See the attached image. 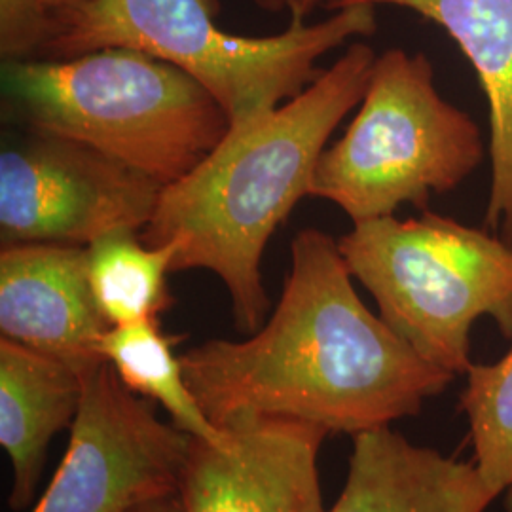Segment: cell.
<instances>
[{"instance_id": "9", "label": "cell", "mask_w": 512, "mask_h": 512, "mask_svg": "<svg viewBox=\"0 0 512 512\" xmlns=\"http://www.w3.org/2000/svg\"><path fill=\"white\" fill-rule=\"evenodd\" d=\"M228 442L192 439L179 480L184 512H327L319 452L329 433L304 421L236 416Z\"/></svg>"}, {"instance_id": "6", "label": "cell", "mask_w": 512, "mask_h": 512, "mask_svg": "<svg viewBox=\"0 0 512 512\" xmlns=\"http://www.w3.org/2000/svg\"><path fill=\"white\" fill-rule=\"evenodd\" d=\"M482 158L480 129L440 95L427 55L395 48L376 57L361 109L315 165L310 196L353 224L391 217L404 203L425 211L431 194L458 188Z\"/></svg>"}, {"instance_id": "3", "label": "cell", "mask_w": 512, "mask_h": 512, "mask_svg": "<svg viewBox=\"0 0 512 512\" xmlns=\"http://www.w3.org/2000/svg\"><path fill=\"white\" fill-rule=\"evenodd\" d=\"M2 90L33 131L88 145L164 186L202 164L232 128L190 74L129 48L6 61Z\"/></svg>"}, {"instance_id": "20", "label": "cell", "mask_w": 512, "mask_h": 512, "mask_svg": "<svg viewBox=\"0 0 512 512\" xmlns=\"http://www.w3.org/2000/svg\"><path fill=\"white\" fill-rule=\"evenodd\" d=\"M90 0H52L55 10H69V8H76V6H82Z\"/></svg>"}, {"instance_id": "18", "label": "cell", "mask_w": 512, "mask_h": 512, "mask_svg": "<svg viewBox=\"0 0 512 512\" xmlns=\"http://www.w3.org/2000/svg\"><path fill=\"white\" fill-rule=\"evenodd\" d=\"M323 0H255L262 10L289 12L296 21H304Z\"/></svg>"}, {"instance_id": "12", "label": "cell", "mask_w": 512, "mask_h": 512, "mask_svg": "<svg viewBox=\"0 0 512 512\" xmlns=\"http://www.w3.org/2000/svg\"><path fill=\"white\" fill-rule=\"evenodd\" d=\"M82 397L84 378L74 368L0 340V444L14 473L12 511H25L35 501L50 442L73 427Z\"/></svg>"}, {"instance_id": "10", "label": "cell", "mask_w": 512, "mask_h": 512, "mask_svg": "<svg viewBox=\"0 0 512 512\" xmlns=\"http://www.w3.org/2000/svg\"><path fill=\"white\" fill-rule=\"evenodd\" d=\"M109 329L93 298L86 247L63 243L2 247V338L55 357L84 378L105 363L101 340Z\"/></svg>"}, {"instance_id": "13", "label": "cell", "mask_w": 512, "mask_h": 512, "mask_svg": "<svg viewBox=\"0 0 512 512\" xmlns=\"http://www.w3.org/2000/svg\"><path fill=\"white\" fill-rule=\"evenodd\" d=\"M412 10L454 38L490 107L492 188L486 224L512 245V0H366Z\"/></svg>"}, {"instance_id": "1", "label": "cell", "mask_w": 512, "mask_h": 512, "mask_svg": "<svg viewBox=\"0 0 512 512\" xmlns=\"http://www.w3.org/2000/svg\"><path fill=\"white\" fill-rule=\"evenodd\" d=\"M338 239L291 243V272L247 340H209L181 357L184 378L222 429L236 416L285 418L355 437L420 414L454 376L427 363L353 287Z\"/></svg>"}, {"instance_id": "5", "label": "cell", "mask_w": 512, "mask_h": 512, "mask_svg": "<svg viewBox=\"0 0 512 512\" xmlns=\"http://www.w3.org/2000/svg\"><path fill=\"white\" fill-rule=\"evenodd\" d=\"M378 315L427 363L465 376L471 330L490 317L512 338V245L482 228L423 211L365 220L338 239Z\"/></svg>"}, {"instance_id": "11", "label": "cell", "mask_w": 512, "mask_h": 512, "mask_svg": "<svg viewBox=\"0 0 512 512\" xmlns=\"http://www.w3.org/2000/svg\"><path fill=\"white\" fill-rule=\"evenodd\" d=\"M351 439L346 484L327 512H486L499 499L475 463L418 446L391 427Z\"/></svg>"}, {"instance_id": "15", "label": "cell", "mask_w": 512, "mask_h": 512, "mask_svg": "<svg viewBox=\"0 0 512 512\" xmlns=\"http://www.w3.org/2000/svg\"><path fill=\"white\" fill-rule=\"evenodd\" d=\"M93 298L110 327L160 321L173 306L167 274L177 245L152 247L141 232L116 230L86 247Z\"/></svg>"}, {"instance_id": "14", "label": "cell", "mask_w": 512, "mask_h": 512, "mask_svg": "<svg viewBox=\"0 0 512 512\" xmlns=\"http://www.w3.org/2000/svg\"><path fill=\"white\" fill-rule=\"evenodd\" d=\"M179 342V336L165 334L160 321H143L110 327L101 340V355L129 391L162 406L175 427L222 446L228 433L207 418L186 384L181 357L175 355Z\"/></svg>"}, {"instance_id": "7", "label": "cell", "mask_w": 512, "mask_h": 512, "mask_svg": "<svg viewBox=\"0 0 512 512\" xmlns=\"http://www.w3.org/2000/svg\"><path fill=\"white\" fill-rule=\"evenodd\" d=\"M69 446L29 512H131L179 490L192 439L105 361L84 376Z\"/></svg>"}, {"instance_id": "8", "label": "cell", "mask_w": 512, "mask_h": 512, "mask_svg": "<svg viewBox=\"0 0 512 512\" xmlns=\"http://www.w3.org/2000/svg\"><path fill=\"white\" fill-rule=\"evenodd\" d=\"M162 190L164 184L95 148L33 131L0 156L2 247H88L116 230L141 232Z\"/></svg>"}, {"instance_id": "17", "label": "cell", "mask_w": 512, "mask_h": 512, "mask_svg": "<svg viewBox=\"0 0 512 512\" xmlns=\"http://www.w3.org/2000/svg\"><path fill=\"white\" fill-rule=\"evenodd\" d=\"M52 0H0V54L8 61L42 55L54 35Z\"/></svg>"}, {"instance_id": "19", "label": "cell", "mask_w": 512, "mask_h": 512, "mask_svg": "<svg viewBox=\"0 0 512 512\" xmlns=\"http://www.w3.org/2000/svg\"><path fill=\"white\" fill-rule=\"evenodd\" d=\"M131 512H184L183 503H181V497L179 492H173V494L162 495V497H156V499H150L147 503L139 505L137 509H133Z\"/></svg>"}, {"instance_id": "16", "label": "cell", "mask_w": 512, "mask_h": 512, "mask_svg": "<svg viewBox=\"0 0 512 512\" xmlns=\"http://www.w3.org/2000/svg\"><path fill=\"white\" fill-rule=\"evenodd\" d=\"M459 406L469 421L475 465L512 512V348L495 363H473Z\"/></svg>"}, {"instance_id": "2", "label": "cell", "mask_w": 512, "mask_h": 512, "mask_svg": "<svg viewBox=\"0 0 512 512\" xmlns=\"http://www.w3.org/2000/svg\"><path fill=\"white\" fill-rule=\"evenodd\" d=\"M378 55L351 44L310 86L253 124L230 128L202 164L162 190L141 239L177 245L173 272L207 270L230 294L234 325L260 329L270 313L262 256L304 196L329 137L365 97Z\"/></svg>"}, {"instance_id": "4", "label": "cell", "mask_w": 512, "mask_h": 512, "mask_svg": "<svg viewBox=\"0 0 512 512\" xmlns=\"http://www.w3.org/2000/svg\"><path fill=\"white\" fill-rule=\"evenodd\" d=\"M330 8L336 12L319 23L293 19L274 37H239L217 25V0H90L55 12L42 59L103 48L158 57L200 82L226 110L232 128H239L304 92L330 50L376 31L374 4L334 0Z\"/></svg>"}]
</instances>
